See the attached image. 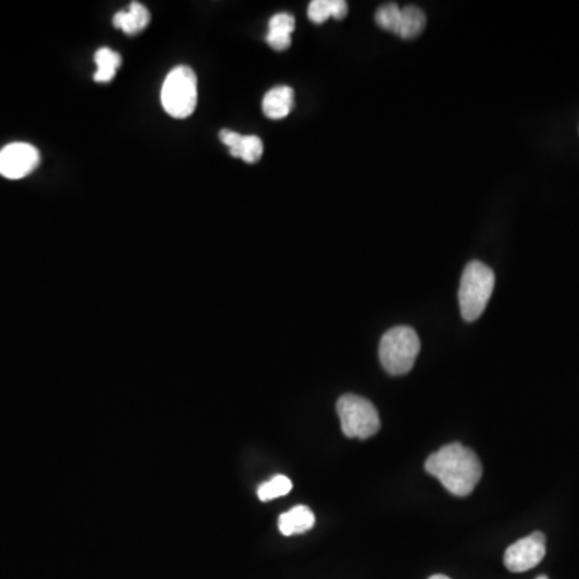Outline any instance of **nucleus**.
<instances>
[{"instance_id":"obj_15","label":"nucleus","mask_w":579,"mask_h":579,"mask_svg":"<svg viewBox=\"0 0 579 579\" xmlns=\"http://www.w3.org/2000/svg\"><path fill=\"white\" fill-rule=\"evenodd\" d=\"M94 60L97 63V71L94 74L95 83H110L121 66V55L108 47H102L95 52Z\"/></svg>"},{"instance_id":"obj_11","label":"nucleus","mask_w":579,"mask_h":579,"mask_svg":"<svg viewBox=\"0 0 579 579\" xmlns=\"http://www.w3.org/2000/svg\"><path fill=\"white\" fill-rule=\"evenodd\" d=\"M316 523L313 510L306 506H296L279 517V530L284 536L306 533Z\"/></svg>"},{"instance_id":"obj_16","label":"nucleus","mask_w":579,"mask_h":579,"mask_svg":"<svg viewBox=\"0 0 579 579\" xmlns=\"http://www.w3.org/2000/svg\"><path fill=\"white\" fill-rule=\"evenodd\" d=\"M292 488L293 483L290 478L285 477V475H277V477L259 486L258 497L263 502L272 501V499H277V497L290 493Z\"/></svg>"},{"instance_id":"obj_13","label":"nucleus","mask_w":579,"mask_h":579,"mask_svg":"<svg viewBox=\"0 0 579 579\" xmlns=\"http://www.w3.org/2000/svg\"><path fill=\"white\" fill-rule=\"evenodd\" d=\"M348 15V4L345 0H313L308 7L309 20L321 25L329 18L343 20Z\"/></svg>"},{"instance_id":"obj_18","label":"nucleus","mask_w":579,"mask_h":579,"mask_svg":"<svg viewBox=\"0 0 579 579\" xmlns=\"http://www.w3.org/2000/svg\"><path fill=\"white\" fill-rule=\"evenodd\" d=\"M428 579H451V578H448V576H444V575H433V576H430V578H428Z\"/></svg>"},{"instance_id":"obj_7","label":"nucleus","mask_w":579,"mask_h":579,"mask_svg":"<svg viewBox=\"0 0 579 579\" xmlns=\"http://www.w3.org/2000/svg\"><path fill=\"white\" fill-rule=\"evenodd\" d=\"M39 166V152L33 145L10 144L0 150V174L7 179H23Z\"/></svg>"},{"instance_id":"obj_4","label":"nucleus","mask_w":579,"mask_h":579,"mask_svg":"<svg viewBox=\"0 0 579 579\" xmlns=\"http://www.w3.org/2000/svg\"><path fill=\"white\" fill-rule=\"evenodd\" d=\"M197 76L189 66H177L161 89V103L168 115L184 120L197 108Z\"/></svg>"},{"instance_id":"obj_8","label":"nucleus","mask_w":579,"mask_h":579,"mask_svg":"<svg viewBox=\"0 0 579 579\" xmlns=\"http://www.w3.org/2000/svg\"><path fill=\"white\" fill-rule=\"evenodd\" d=\"M222 144L229 148L230 155L247 163H258L263 157V140L258 136H240L237 132L221 131Z\"/></svg>"},{"instance_id":"obj_10","label":"nucleus","mask_w":579,"mask_h":579,"mask_svg":"<svg viewBox=\"0 0 579 579\" xmlns=\"http://www.w3.org/2000/svg\"><path fill=\"white\" fill-rule=\"evenodd\" d=\"M295 31V18L288 13H277L269 20V33L266 42L274 50H287L292 46V34Z\"/></svg>"},{"instance_id":"obj_12","label":"nucleus","mask_w":579,"mask_h":579,"mask_svg":"<svg viewBox=\"0 0 579 579\" xmlns=\"http://www.w3.org/2000/svg\"><path fill=\"white\" fill-rule=\"evenodd\" d=\"M150 23V13L145 9V5L139 2H132L129 9L121 10L113 17V25L123 29L126 34H137L144 31Z\"/></svg>"},{"instance_id":"obj_9","label":"nucleus","mask_w":579,"mask_h":579,"mask_svg":"<svg viewBox=\"0 0 579 579\" xmlns=\"http://www.w3.org/2000/svg\"><path fill=\"white\" fill-rule=\"evenodd\" d=\"M295 102V92L292 87L277 86L264 95L263 111L264 115L271 120H284L290 115Z\"/></svg>"},{"instance_id":"obj_19","label":"nucleus","mask_w":579,"mask_h":579,"mask_svg":"<svg viewBox=\"0 0 579 579\" xmlns=\"http://www.w3.org/2000/svg\"><path fill=\"white\" fill-rule=\"evenodd\" d=\"M536 579H549V578H547V576L541 575V576H538V578H536Z\"/></svg>"},{"instance_id":"obj_1","label":"nucleus","mask_w":579,"mask_h":579,"mask_svg":"<svg viewBox=\"0 0 579 579\" xmlns=\"http://www.w3.org/2000/svg\"><path fill=\"white\" fill-rule=\"evenodd\" d=\"M425 470L457 497L472 494L483 475L477 454L460 443L446 444L433 452L425 462Z\"/></svg>"},{"instance_id":"obj_5","label":"nucleus","mask_w":579,"mask_h":579,"mask_svg":"<svg viewBox=\"0 0 579 579\" xmlns=\"http://www.w3.org/2000/svg\"><path fill=\"white\" fill-rule=\"evenodd\" d=\"M337 412L340 415L341 430L346 438L367 440L380 430V415L377 407L369 399L358 395H343L338 399Z\"/></svg>"},{"instance_id":"obj_3","label":"nucleus","mask_w":579,"mask_h":579,"mask_svg":"<svg viewBox=\"0 0 579 579\" xmlns=\"http://www.w3.org/2000/svg\"><path fill=\"white\" fill-rule=\"evenodd\" d=\"M420 353V338L412 327H393L380 340V362L390 375L411 372Z\"/></svg>"},{"instance_id":"obj_14","label":"nucleus","mask_w":579,"mask_h":579,"mask_svg":"<svg viewBox=\"0 0 579 579\" xmlns=\"http://www.w3.org/2000/svg\"><path fill=\"white\" fill-rule=\"evenodd\" d=\"M425 26H427L425 13L414 5H407L401 9V17H399L395 34L403 39H412V37L419 36Z\"/></svg>"},{"instance_id":"obj_17","label":"nucleus","mask_w":579,"mask_h":579,"mask_svg":"<svg viewBox=\"0 0 579 579\" xmlns=\"http://www.w3.org/2000/svg\"><path fill=\"white\" fill-rule=\"evenodd\" d=\"M399 17H401V7L396 4L382 5L375 13V21L380 28L395 33L398 28Z\"/></svg>"},{"instance_id":"obj_6","label":"nucleus","mask_w":579,"mask_h":579,"mask_svg":"<svg viewBox=\"0 0 579 579\" xmlns=\"http://www.w3.org/2000/svg\"><path fill=\"white\" fill-rule=\"evenodd\" d=\"M544 557H546V536L536 531L509 546L504 554V563L507 570L512 573H523L538 567Z\"/></svg>"},{"instance_id":"obj_2","label":"nucleus","mask_w":579,"mask_h":579,"mask_svg":"<svg viewBox=\"0 0 579 579\" xmlns=\"http://www.w3.org/2000/svg\"><path fill=\"white\" fill-rule=\"evenodd\" d=\"M496 277L491 267L480 261H472L465 267L460 279V313L465 321L473 322L485 313L489 298L493 295Z\"/></svg>"}]
</instances>
